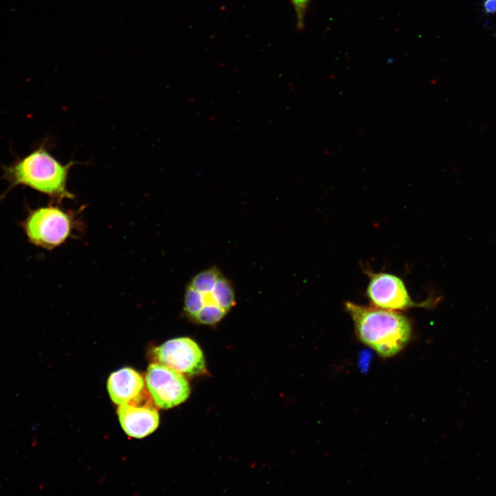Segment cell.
Returning <instances> with one entry per match:
<instances>
[{
  "instance_id": "52a82bcc",
  "label": "cell",
  "mask_w": 496,
  "mask_h": 496,
  "mask_svg": "<svg viewBox=\"0 0 496 496\" xmlns=\"http://www.w3.org/2000/svg\"><path fill=\"white\" fill-rule=\"evenodd\" d=\"M369 283L366 294L373 307L397 311L413 307H426L435 302H414L409 294L403 280L388 273L369 271Z\"/></svg>"
},
{
  "instance_id": "7a4b0ae2",
  "label": "cell",
  "mask_w": 496,
  "mask_h": 496,
  "mask_svg": "<svg viewBox=\"0 0 496 496\" xmlns=\"http://www.w3.org/2000/svg\"><path fill=\"white\" fill-rule=\"evenodd\" d=\"M236 303L231 282L214 266L195 275L187 285L184 312L195 324L215 326Z\"/></svg>"
},
{
  "instance_id": "30bf717a",
  "label": "cell",
  "mask_w": 496,
  "mask_h": 496,
  "mask_svg": "<svg viewBox=\"0 0 496 496\" xmlns=\"http://www.w3.org/2000/svg\"><path fill=\"white\" fill-rule=\"evenodd\" d=\"M296 12L298 26L302 28L304 25V18L307 8L311 0H290Z\"/></svg>"
},
{
  "instance_id": "5b68a950",
  "label": "cell",
  "mask_w": 496,
  "mask_h": 496,
  "mask_svg": "<svg viewBox=\"0 0 496 496\" xmlns=\"http://www.w3.org/2000/svg\"><path fill=\"white\" fill-rule=\"evenodd\" d=\"M145 384L154 403L161 409L178 406L190 394L189 384L183 373L158 362L148 366Z\"/></svg>"
},
{
  "instance_id": "ba28073f",
  "label": "cell",
  "mask_w": 496,
  "mask_h": 496,
  "mask_svg": "<svg viewBox=\"0 0 496 496\" xmlns=\"http://www.w3.org/2000/svg\"><path fill=\"white\" fill-rule=\"evenodd\" d=\"M149 394L145 390L131 402L119 405L117 414L127 435L142 438L158 426L159 415Z\"/></svg>"
},
{
  "instance_id": "277c9868",
  "label": "cell",
  "mask_w": 496,
  "mask_h": 496,
  "mask_svg": "<svg viewBox=\"0 0 496 496\" xmlns=\"http://www.w3.org/2000/svg\"><path fill=\"white\" fill-rule=\"evenodd\" d=\"M23 227L30 242L52 249L70 236L72 221L71 216L63 209L49 205L30 210Z\"/></svg>"
},
{
  "instance_id": "6da1fadb",
  "label": "cell",
  "mask_w": 496,
  "mask_h": 496,
  "mask_svg": "<svg viewBox=\"0 0 496 496\" xmlns=\"http://www.w3.org/2000/svg\"><path fill=\"white\" fill-rule=\"evenodd\" d=\"M359 340L382 358L400 353L409 343L412 326L401 313L350 302L344 304Z\"/></svg>"
},
{
  "instance_id": "9c48e42d",
  "label": "cell",
  "mask_w": 496,
  "mask_h": 496,
  "mask_svg": "<svg viewBox=\"0 0 496 496\" xmlns=\"http://www.w3.org/2000/svg\"><path fill=\"white\" fill-rule=\"evenodd\" d=\"M145 382L139 373L125 367L112 373L107 383L111 400L118 405L128 403L145 390Z\"/></svg>"
},
{
  "instance_id": "3957f363",
  "label": "cell",
  "mask_w": 496,
  "mask_h": 496,
  "mask_svg": "<svg viewBox=\"0 0 496 496\" xmlns=\"http://www.w3.org/2000/svg\"><path fill=\"white\" fill-rule=\"evenodd\" d=\"M72 164H61L40 147L4 167L3 178L9 183L8 190L23 185L55 200L71 198L72 194L67 190L66 183Z\"/></svg>"
},
{
  "instance_id": "8992f818",
  "label": "cell",
  "mask_w": 496,
  "mask_h": 496,
  "mask_svg": "<svg viewBox=\"0 0 496 496\" xmlns=\"http://www.w3.org/2000/svg\"><path fill=\"white\" fill-rule=\"evenodd\" d=\"M156 362L183 374L195 375L205 371V360L199 345L192 338L179 337L169 340L152 350Z\"/></svg>"
},
{
  "instance_id": "8fae6325",
  "label": "cell",
  "mask_w": 496,
  "mask_h": 496,
  "mask_svg": "<svg viewBox=\"0 0 496 496\" xmlns=\"http://www.w3.org/2000/svg\"><path fill=\"white\" fill-rule=\"evenodd\" d=\"M483 8L486 12L489 14L496 13V0H485Z\"/></svg>"
}]
</instances>
